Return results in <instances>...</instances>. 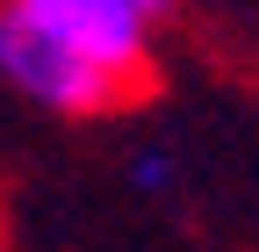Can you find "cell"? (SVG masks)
Returning a JSON list of instances; mask_svg holds the SVG:
<instances>
[{
	"label": "cell",
	"mask_w": 259,
	"mask_h": 252,
	"mask_svg": "<svg viewBox=\"0 0 259 252\" xmlns=\"http://www.w3.org/2000/svg\"><path fill=\"white\" fill-rule=\"evenodd\" d=\"M15 8L36 15L44 29H58L65 44H79L87 58H101L115 79H130V87L144 79V58H151V44H144L151 8L144 0H15Z\"/></svg>",
	"instance_id": "cell-2"
},
{
	"label": "cell",
	"mask_w": 259,
	"mask_h": 252,
	"mask_svg": "<svg viewBox=\"0 0 259 252\" xmlns=\"http://www.w3.org/2000/svg\"><path fill=\"white\" fill-rule=\"evenodd\" d=\"M130 180H137L144 195H158V187H166V151H144V159L130 166Z\"/></svg>",
	"instance_id": "cell-3"
},
{
	"label": "cell",
	"mask_w": 259,
	"mask_h": 252,
	"mask_svg": "<svg viewBox=\"0 0 259 252\" xmlns=\"http://www.w3.org/2000/svg\"><path fill=\"white\" fill-rule=\"evenodd\" d=\"M144 8H151V15H166V8H173V0H144Z\"/></svg>",
	"instance_id": "cell-4"
},
{
	"label": "cell",
	"mask_w": 259,
	"mask_h": 252,
	"mask_svg": "<svg viewBox=\"0 0 259 252\" xmlns=\"http://www.w3.org/2000/svg\"><path fill=\"white\" fill-rule=\"evenodd\" d=\"M0 72H8L29 101H44L58 115H101L122 101V87L101 58H87L79 44H65L58 29H44L36 15H22L15 0L0 8Z\"/></svg>",
	"instance_id": "cell-1"
}]
</instances>
